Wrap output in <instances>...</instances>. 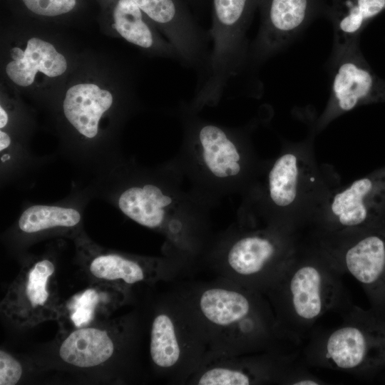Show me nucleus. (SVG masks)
Listing matches in <instances>:
<instances>
[{
	"label": "nucleus",
	"instance_id": "f257e3e1",
	"mask_svg": "<svg viewBox=\"0 0 385 385\" xmlns=\"http://www.w3.org/2000/svg\"><path fill=\"white\" fill-rule=\"evenodd\" d=\"M205 334L208 351L230 355L280 351L284 342L266 296L217 277L182 288Z\"/></svg>",
	"mask_w": 385,
	"mask_h": 385
},
{
	"label": "nucleus",
	"instance_id": "f03ea898",
	"mask_svg": "<svg viewBox=\"0 0 385 385\" xmlns=\"http://www.w3.org/2000/svg\"><path fill=\"white\" fill-rule=\"evenodd\" d=\"M341 274L321 252L297 256L263 292L284 341L300 342L322 316L351 304Z\"/></svg>",
	"mask_w": 385,
	"mask_h": 385
},
{
	"label": "nucleus",
	"instance_id": "7ed1b4c3",
	"mask_svg": "<svg viewBox=\"0 0 385 385\" xmlns=\"http://www.w3.org/2000/svg\"><path fill=\"white\" fill-rule=\"evenodd\" d=\"M341 324L312 333L304 362L350 373H365L385 364V314L352 303L340 312Z\"/></svg>",
	"mask_w": 385,
	"mask_h": 385
},
{
	"label": "nucleus",
	"instance_id": "20e7f679",
	"mask_svg": "<svg viewBox=\"0 0 385 385\" xmlns=\"http://www.w3.org/2000/svg\"><path fill=\"white\" fill-rule=\"evenodd\" d=\"M207 351L192 305L182 289L174 290L151 322L149 352L154 367L174 384H186Z\"/></svg>",
	"mask_w": 385,
	"mask_h": 385
},
{
	"label": "nucleus",
	"instance_id": "39448f33",
	"mask_svg": "<svg viewBox=\"0 0 385 385\" xmlns=\"http://www.w3.org/2000/svg\"><path fill=\"white\" fill-rule=\"evenodd\" d=\"M260 0H212V48L200 71L195 103L217 100L247 61L246 33Z\"/></svg>",
	"mask_w": 385,
	"mask_h": 385
},
{
	"label": "nucleus",
	"instance_id": "423d86ee",
	"mask_svg": "<svg viewBox=\"0 0 385 385\" xmlns=\"http://www.w3.org/2000/svg\"><path fill=\"white\" fill-rule=\"evenodd\" d=\"M297 256L286 233L257 231L230 242L212 267L217 277L263 293Z\"/></svg>",
	"mask_w": 385,
	"mask_h": 385
},
{
	"label": "nucleus",
	"instance_id": "0eeeda50",
	"mask_svg": "<svg viewBox=\"0 0 385 385\" xmlns=\"http://www.w3.org/2000/svg\"><path fill=\"white\" fill-rule=\"evenodd\" d=\"M329 66L330 95L318 121L319 128L358 106L385 102V79L371 69L359 43L333 48Z\"/></svg>",
	"mask_w": 385,
	"mask_h": 385
},
{
	"label": "nucleus",
	"instance_id": "6e6552de",
	"mask_svg": "<svg viewBox=\"0 0 385 385\" xmlns=\"http://www.w3.org/2000/svg\"><path fill=\"white\" fill-rule=\"evenodd\" d=\"M294 357L281 351L230 355L207 351L186 384H283Z\"/></svg>",
	"mask_w": 385,
	"mask_h": 385
},
{
	"label": "nucleus",
	"instance_id": "1a4fd4ad",
	"mask_svg": "<svg viewBox=\"0 0 385 385\" xmlns=\"http://www.w3.org/2000/svg\"><path fill=\"white\" fill-rule=\"evenodd\" d=\"M379 228L341 238L337 247L320 252L341 274L359 282L373 309L385 314V230Z\"/></svg>",
	"mask_w": 385,
	"mask_h": 385
},
{
	"label": "nucleus",
	"instance_id": "9d476101",
	"mask_svg": "<svg viewBox=\"0 0 385 385\" xmlns=\"http://www.w3.org/2000/svg\"><path fill=\"white\" fill-rule=\"evenodd\" d=\"M54 273L55 266L48 259L37 260L21 270L1 302V309L11 322L33 327L58 317Z\"/></svg>",
	"mask_w": 385,
	"mask_h": 385
},
{
	"label": "nucleus",
	"instance_id": "9b49d317",
	"mask_svg": "<svg viewBox=\"0 0 385 385\" xmlns=\"http://www.w3.org/2000/svg\"><path fill=\"white\" fill-rule=\"evenodd\" d=\"M385 210V170L360 178L334 195L326 229L341 238L380 227Z\"/></svg>",
	"mask_w": 385,
	"mask_h": 385
},
{
	"label": "nucleus",
	"instance_id": "f8f14e48",
	"mask_svg": "<svg viewBox=\"0 0 385 385\" xmlns=\"http://www.w3.org/2000/svg\"><path fill=\"white\" fill-rule=\"evenodd\" d=\"M326 0H260V25L247 61L262 63L282 51L324 13Z\"/></svg>",
	"mask_w": 385,
	"mask_h": 385
},
{
	"label": "nucleus",
	"instance_id": "ddd939ff",
	"mask_svg": "<svg viewBox=\"0 0 385 385\" xmlns=\"http://www.w3.org/2000/svg\"><path fill=\"white\" fill-rule=\"evenodd\" d=\"M93 276L105 280H120L128 285L142 282L170 280L187 268L180 260H160L125 256L117 253H96L90 260Z\"/></svg>",
	"mask_w": 385,
	"mask_h": 385
},
{
	"label": "nucleus",
	"instance_id": "4468645a",
	"mask_svg": "<svg viewBox=\"0 0 385 385\" xmlns=\"http://www.w3.org/2000/svg\"><path fill=\"white\" fill-rule=\"evenodd\" d=\"M13 61L6 68L9 78L16 84L28 86L33 83L40 71L49 77L63 74L67 68L66 60L50 43L40 38H30L25 51L13 48Z\"/></svg>",
	"mask_w": 385,
	"mask_h": 385
},
{
	"label": "nucleus",
	"instance_id": "2eb2a0df",
	"mask_svg": "<svg viewBox=\"0 0 385 385\" xmlns=\"http://www.w3.org/2000/svg\"><path fill=\"white\" fill-rule=\"evenodd\" d=\"M113 96L93 83H80L71 87L63 101L66 119L82 135L95 138L99 121L112 106Z\"/></svg>",
	"mask_w": 385,
	"mask_h": 385
},
{
	"label": "nucleus",
	"instance_id": "dca6fc26",
	"mask_svg": "<svg viewBox=\"0 0 385 385\" xmlns=\"http://www.w3.org/2000/svg\"><path fill=\"white\" fill-rule=\"evenodd\" d=\"M385 9V0H326L324 13L334 31L333 48L359 43L369 22Z\"/></svg>",
	"mask_w": 385,
	"mask_h": 385
},
{
	"label": "nucleus",
	"instance_id": "f3484780",
	"mask_svg": "<svg viewBox=\"0 0 385 385\" xmlns=\"http://www.w3.org/2000/svg\"><path fill=\"white\" fill-rule=\"evenodd\" d=\"M114 351V342L106 331L83 327L72 332L64 339L59 348V356L67 364L88 368L104 363Z\"/></svg>",
	"mask_w": 385,
	"mask_h": 385
},
{
	"label": "nucleus",
	"instance_id": "a211bd4d",
	"mask_svg": "<svg viewBox=\"0 0 385 385\" xmlns=\"http://www.w3.org/2000/svg\"><path fill=\"white\" fill-rule=\"evenodd\" d=\"M173 202L157 185L145 184L127 188L120 195L118 205L120 211L138 224L151 229L163 227L166 211Z\"/></svg>",
	"mask_w": 385,
	"mask_h": 385
},
{
	"label": "nucleus",
	"instance_id": "6ab92c4d",
	"mask_svg": "<svg viewBox=\"0 0 385 385\" xmlns=\"http://www.w3.org/2000/svg\"><path fill=\"white\" fill-rule=\"evenodd\" d=\"M197 138L205 164L212 175L225 178L239 174L240 155L222 128L212 124L204 125L199 129Z\"/></svg>",
	"mask_w": 385,
	"mask_h": 385
},
{
	"label": "nucleus",
	"instance_id": "aec40b11",
	"mask_svg": "<svg viewBox=\"0 0 385 385\" xmlns=\"http://www.w3.org/2000/svg\"><path fill=\"white\" fill-rule=\"evenodd\" d=\"M145 14L131 0H118L114 11V27L128 42L143 48H158L168 56L180 60L170 42L160 41L144 19Z\"/></svg>",
	"mask_w": 385,
	"mask_h": 385
},
{
	"label": "nucleus",
	"instance_id": "412c9836",
	"mask_svg": "<svg viewBox=\"0 0 385 385\" xmlns=\"http://www.w3.org/2000/svg\"><path fill=\"white\" fill-rule=\"evenodd\" d=\"M304 162L296 153H287L278 158L268 175V190L272 201L286 207L296 202L304 178Z\"/></svg>",
	"mask_w": 385,
	"mask_h": 385
},
{
	"label": "nucleus",
	"instance_id": "4be33fe9",
	"mask_svg": "<svg viewBox=\"0 0 385 385\" xmlns=\"http://www.w3.org/2000/svg\"><path fill=\"white\" fill-rule=\"evenodd\" d=\"M81 220V213L73 207L34 205L21 213L18 225L24 232L36 233L56 227H72Z\"/></svg>",
	"mask_w": 385,
	"mask_h": 385
},
{
	"label": "nucleus",
	"instance_id": "5701e85b",
	"mask_svg": "<svg viewBox=\"0 0 385 385\" xmlns=\"http://www.w3.org/2000/svg\"><path fill=\"white\" fill-rule=\"evenodd\" d=\"M103 300L95 289H89L74 297L69 304L70 318L78 327L88 324L93 318L98 303Z\"/></svg>",
	"mask_w": 385,
	"mask_h": 385
},
{
	"label": "nucleus",
	"instance_id": "b1692460",
	"mask_svg": "<svg viewBox=\"0 0 385 385\" xmlns=\"http://www.w3.org/2000/svg\"><path fill=\"white\" fill-rule=\"evenodd\" d=\"M32 12L47 16H54L71 11L76 0H22Z\"/></svg>",
	"mask_w": 385,
	"mask_h": 385
},
{
	"label": "nucleus",
	"instance_id": "393cba45",
	"mask_svg": "<svg viewBox=\"0 0 385 385\" xmlns=\"http://www.w3.org/2000/svg\"><path fill=\"white\" fill-rule=\"evenodd\" d=\"M21 364L5 351L0 350V385H14L22 375Z\"/></svg>",
	"mask_w": 385,
	"mask_h": 385
},
{
	"label": "nucleus",
	"instance_id": "a878e982",
	"mask_svg": "<svg viewBox=\"0 0 385 385\" xmlns=\"http://www.w3.org/2000/svg\"><path fill=\"white\" fill-rule=\"evenodd\" d=\"M324 382L317 376L307 371L302 366L294 363L289 369L284 384L290 385H318Z\"/></svg>",
	"mask_w": 385,
	"mask_h": 385
},
{
	"label": "nucleus",
	"instance_id": "bb28decb",
	"mask_svg": "<svg viewBox=\"0 0 385 385\" xmlns=\"http://www.w3.org/2000/svg\"><path fill=\"white\" fill-rule=\"evenodd\" d=\"M11 144L9 135L2 130L0 131V150L1 152L7 149Z\"/></svg>",
	"mask_w": 385,
	"mask_h": 385
},
{
	"label": "nucleus",
	"instance_id": "cd10ccee",
	"mask_svg": "<svg viewBox=\"0 0 385 385\" xmlns=\"http://www.w3.org/2000/svg\"><path fill=\"white\" fill-rule=\"evenodd\" d=\"M9 117L7 113L3 108L2 106L0 107V128H4L8 123Z\"/></svg>",
	"mask_w": 385,
	"mask_h": 385
},
{
	"label": "nucleus",
	"instance_id": "c85d7f7f",
	"mask_svg": "<svg viewBox=\"0 0 385 385\" xmlns=\"http://www.w3.org/2000/svg\"><path fill=\"white\" fill-rule=\"evenodd\" d=\"M184 1L190 4H197L198 2H200L202 0H184Z\"/></svg>",
	"mask_w": 385,
	"mask_h": 385
}]
</instances>
